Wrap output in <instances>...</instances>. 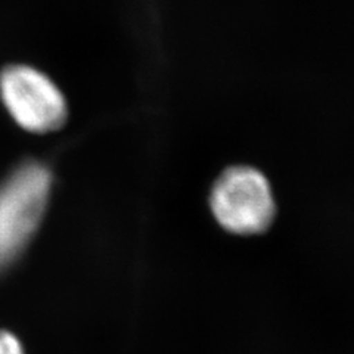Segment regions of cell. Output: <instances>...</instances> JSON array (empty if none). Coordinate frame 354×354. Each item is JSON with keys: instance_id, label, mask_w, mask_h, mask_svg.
Returning a JSON list of instances; mask_svg holds the SVG:
<instances>
[{"instance_id": "1", "label": "cell", "mask_w": 354, "mask_h": 354, "mask_svg": "<svg viewBox=\"0 0 354 354\" xmlns=\"http://www.w3.org/2000/svg\"><path fill=\"white\" fill-rule=\"evenodd\" d=\"M209 207L221 227L241 236L261 234L276 213L269 180L248 165H235L218 176L209 194Z\"/></svg>"}, {"instance_id": "4", "label": "cell", "mask_w": 354, "mask_h": 354, "mask_svg": "<svg viewBox=\"0 0 354 354\" xmlns=\"http://www.w3.org/2000/svg\"><path fill=\"white\" fill-rule=\"evenodd\" d=\"M0 354H24V351L12 334L0 330Z\"/></svg>"}, {"instance_id": "2", "label": "cell", "mask_w": 354, "mask_h": 354, "mask_svg": "<svg viewBox=\"0 0 354 354\" xmlns=\"http://www.w3.org/2000/svg\"><path fill=\"white\" fill-rule=\"evenodd\" d=\"M50 191V174L41 164L19 167L0 185V270L24 250L35 234Z\"/></svg>"}, {"instance_id": "3", "label": "cell", "mask_w": 354, "mask_h": 354, "mask_svg": "<svg viewBox=\"0 0 354 354\" xmlns=\"http://www.w3.org/2000/svg\"><path fill=\"white\" fill-rule=\"evenodd\" d=\"M0 93L10 115L26 130L50 131L66 118V105L57 86L30 66L6 68L0 75Z\"/></svg>"}]
</instances>
